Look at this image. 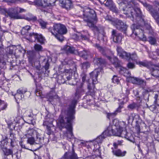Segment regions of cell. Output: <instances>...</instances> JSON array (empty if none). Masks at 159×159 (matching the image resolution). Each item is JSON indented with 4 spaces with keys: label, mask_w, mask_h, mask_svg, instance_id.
Instances as JSON below:
<instances>
[{
    "label": "cell",
    "mask_w": 159,
    "mask_h": 159,
    "mask_svg": "<svg viewBox=\"0 0 159 159\" xmlns=\"http://www.w3.org/2000/svg\"><path fill=\"white\" fill-rule=\"evenodd\" d=\"M111 39L113 42L116 43H120L123 39V36L121 34L119 33L115 30H113L111 33Z\"/></svg>",
    "instance_id": "44dd1931"
},
{
    "label": "cell",
    "mask_w": 159,
    "mask_h": 159,
    "mask_svg": "<svg viewBox=\"0 0 159 159\" xmlns=\"http://www.w3.org/2000/svg\"><path fill=\"white\" fill-rule=\"evenodd\" d=\"M154 135L155 139L159 141V125L155 128L154 130Z\"/></svg>",
    "instance_id": "d4e9b609"
},
{
    "label": "cell",
    "mask_w": 159,
    "mask_h": 159,
    "mask_svg": "<svg viewBox=\"0 0 159 159\" xmlns=\"http://www.w3.org/2000/svg\"><path fill=\"white\" fill-rule=\"evenodd\" d=\"M107 20L109 21L117 30L121 31L124 33H126L127 31L128 25L123 21L118 18H114L112 16H107Z\"/></svg>",
    "instance_id": "8fae6325"
},
{
    "label": "cell",
    "mask_w": 159,
    "mask_h": 159,
    "mask_svg": "<svg viewBox=\"0 0 159 159\" xmlns=\"http://www.w3.org/2000/svg\"><path fill=\"white\" fill-rule=\"evenodd\" d=\"M142 4L145 6L146 9L151 14L152 16L154 18V20L159 26V14L158 13V12L154 9V7L151 5L150 4L146 3V2H142Z\"/></svg>",
    "instance_id": "5bb4252c"
},
{
    "label": "cell",
    "mask_w": 159,
    "mask_h": 159,
    "mask_svg": "<svg viewBox=\"0 0 159 159\" xmlns=\"http://www.w3.org/2000/svg\"><path fill=\"white\" fill-rule=\"evenodd\" d=\"M148 41L151 45H154L156 44V39L152 37H149L148 39Z\"/></svg>",
    "instance_id": "484cf974"
},
{
    "label": "cell",
    "mask_w": 159,
    "mask_h": 159,
    "mask_svg": "<svg viewBox=\"0 0 159 159\" xmlns=\"http://www.w3.org/2000/svg\"><path fill=\"white\" fill-rule=\"evenodd\" d=\"M100 72V70L98 69L93 71L90 74V79L89 82V86H90V88H92V89L94 88V85L97 81L98 77Z\"/></svg>",
    "instance_id": "9a60e30c"
},
{
    "label": "cell",
    "mask_w": 159,
    "mask_h": 159,
    "mask_svg": "<svg viewBox=\"0 0 159 159\" xmlns=\"http://www.w3.org/2000/svg\"><path fill=\"white\" fill-rule=\"evenodd\" d=\"M25 51L20 45H13L6 48L3 53V61L11 67L21 64L25 56Z\"/></svg>",
    "instance_id": "7a4b0ae2"
},
{
    "label": "cell",
    "mask_w": 159,
    "mask_h": 159,
    "mask_svg": "<svg viewBox=\"0 0 159 159\" xmlns=\"http://www.w3.org/2000/svg\"><path fill=\"white\" fill-rule=\"evenodd\" d=\"M147 107L154 113H159V92L152 91L147 94L145 98Z\"/></svg>",
    "instance_id": "5b68a950"
},
{
    "label": "cell",
    "mask_w": 159,
    "mask_h": 159,
    "mask_svg": "<svg viewBox=\"0 0 159 159\" xmlns=\"http://www.w3.org/2000/svg\"><path fill=\"white\" fill-rule=\"evenodd\" d=\"M83 16L84 20L91 25L93 26L97 22L96 13L91 8L85 7L84 9Z\"/></svg>",
    "instance_id": "9c48e42d"
},
{
    "label": "cell",
    "mask_w": 159,
    "mask_h": 159,
    "mask_svg": "<svg viewBox=\"0 0 159 159\" xmlns=\"http://www.w3.org/2000/svg\"><path fill=\"white\" fill-rule=\"evenodd\" d=\"M30 28H31V27H30V26H26L25 27L22 29V35H25L27 34L28 32L30 30Z\"/></svg>",
    "instance_id": "4316f807"
},
{
    "label": "cell",
    "mask_w": 159,
    "mask_h": 159,
    "mask_svg": "<svg viewBox=\"0 0 159 159\" xmlns=\"http://www.w3.org/2000/svg\"><path fill=\"white\" fill-rule=\"evenodd\" d=\"M117 52L118 55L124 60L130 61V60H134V59L135 56H134L133 54L125 52L121 47L119 46L117 47Z\"/></svg>",
    "instance_id": "4fadbf2b"
},
{
    "label": "cell",
    "mask_w": 159,
    "mask_h": 159,
    "mask_svg": "<svg viewBox=\"0 0 159 159\" xmlns=\"http://www.w3.org/2000/svg\"><path fill=\"white\" fill-rule=\"evenodd\" d=\"M111 132L113 135L126 138L128 137L125 124L117 119L113 121L111 125Z\"/></svg>",
    "instance_id": "ba28073f"
},
{
    "label": "cell",
    "mask_w": 159,
    "mask_h": 159,
    "mask_svg": "<svg viewBox=\"0 0 159 159\" xmlns=\"http://www.w3.org/2000/svg\"><path fill=\"white\" fill-rule=\"evenodd\" d=\"M120 143H119L118 142L113 144V152L116 156H123L126 153V152L120 148Z\"/></svg>",
    "instance_id": "ac0fdd59"
},
{
    "label": "cell",
    "mask_w": 159,
    "mask_h": 159,
    "mask_svg": "<svg viewBox=\"0 0 159 159\" xmlns=\"http://www.w3.org/2000/svg\"><path fill=\"white\" fill-rule=\"evenodd\" d=\"M53 29L59 35H65L67 32L66 27L65 25L61 24H55L53 26Z\"/></svg>",
    "instance_id": "2e32d148"
},
{
    "label": "cell",
    "mask_w": 159,
    "mask_h": 159,
    "mask_svg": "<svg viewBox=\"0 0 159 159\" xmlns=\"http://www.w3.org/2000/svg\"><path fill=\"white\" fill-rule=\"evenodd\" d=\"M31 37H33L38 42L40 43L41 44H44L45 42V39L41 34H38V33H32L31 34Z\"/></svg>",
    "instance_id": "cb8c5ba5"
},
{
    "label": "cell",
    "mask_w": 159,
    "mask_h": 159,
    "mask_svg": "<svg viewBox=\"0 0 159 159\" xmlns=\"http://www.w3.org/2000/svg\"><path fill=\"white\" fill-rule=\"evenodd\" d=\"M34 48L37 51H40L42 49V47L41 45H39V44H36L34 46Z\"/></svg>",
    "instance_id": "1f68e13d"
},
{
    "label": "cell",
    "mask_w": 159,
    "mask_h": 159,
    "mask_svg": "<svg viewBox=\"0 0 159 159\" xmlns=\"http://www.w3.org/2000/svg\"><path fill=\"white\" fill-rule=\"evenodd\" d=\"M51 59L49 57L42 56L34 63V66L41 76L48 74L51 65Z\"/></svg>",
    "instance_id": "52a82bcc"
},
{
    "label": "cell",
    "mask_w": 159,
    "mask_h": 159,
    "mask_svg": "<svg viewBox=\"0 0 159 159\" xmlns=\"http://www.w3.org/2000/svg\"><path fill=\"white\" fill-rule=\"evenodd\" d=\"M79 78L75 62L72 60H66L60 65L57 73L58 83L75 85L79 81Z\"/></svg>",
    "instance_id": "6da1fadb"
},
{
    "label": "cell",
    "mask_w": 159,
    "mask_h": 159,
    "mask_svg": "<svg viewBox=\"0 0 159 159\" xmlns=\"http://www.w3.org/2000/svg\"><path fill=\"white\" fill-rule=\"evenodd\" d=\"M100 2L103 3L106 7H107L111 11L115 13H119V10L117 9L115 3L112 1H100Z\"/></svg>",
    "instance_id": "d6986e66"
},
{
    "label": "cell",
    "mask_w": 159,
    "mask_h": 159,
    "mask_svg": "<svg viewBox=\"0 0 159 159\" xmlns=\"http://www.w3.org/2000/svg\"><path fill=\"white\" fill-rule=\"evenodd\" d=\"M64 50H66L67 52L70 53H75V51L72 47L70 46H66L64 48Z\"/></svg>",
    "instance_id": "f1b7e54d"
},
{
    "label": "cell",
    "mask_w": 159,
    "mask_h": 159,
    "mask_svg": "<svg viewBox=\"0 0 159 159\" xmlns=\"http://www.w3.org/2000/svg\"><path fill=\"white\" fill-rule=\"evenodd\" d=\"M56 2V1H52V0H46V1L41 0V1H36L34 2L38 6L42 7H48L54 6Z\"/></svg>",
    "instance_id": "e0dca14e"
},
{
    "label": "cell",
    "mask_w": 159,
    "mask_h": 159,
    "mask_svg": "<svg viewBox=\"0 0 159 159\" xmlns=\"http://www.w3.org/2000/svg\"><path fill=\"white\" fill-rule=\"evenodd\" d=\"M21 145L25 148L32 151L36 150L42 145L41 138L36 130L30 129L22 138Z\"/></svg>",
    "instance_id": "3957f363"
},
{
    "label": "cell",
    "mask_w": 159,
    "mask_h": 159,
    "mask_svg": "<svg viewBox=\"0 0 159 159\" xmlns=\"http://www.w3.org/2000/svg\"><path fill=\"white\" fill-rule=\"evenodd\" d=\"M97 47L100 52L111 62V63L113 64V66L117 69L118 71L123 67V66H122L120 64V61L118 60V58L113 55V54L111 51L109 50H107V49L106 50L100 46H97Z\"/></svg>",
    "instance_id": "30bf717a"
},
{
    "label": "cell",
    "mask_w": 159,
    "mask_h": 159,
    "mask_svg": "<svg viewBox=\"0 0 159 159\" xmlns=\"http://www.w3.org/2000/svg\"><path fill=\"white\" fill-rule=\"evenodd\" d=\"M151 74L153 77L159 78V70L157 69H153L151 71Z\"/></svg>",
    "instance_id": "83f0119b"
},
{
    "label": "cell",
    "mask_w": 159,
    "mask_h": 159,
    "mask_svg": "<svg viewBox=\"0 0 159 159\" xmlns=\"http://www.w3.org/2000/svg\"><path fill=\"white\" fill-rule=\"evenodd\" d=\"M127 82L136 85H143L145 83V81L139 78H135V77H129L126 79Z\"/></svg>",
    "instance_id": "ffe728a7"
},
{
    "label": "cell",
    "mask_w": 159,
    "mask_h": 159,
    "mask_svg": "<svg viewBox=\"0 0 159 159\" xmlns=\"http://www.w3.org/2000/svg\"><path fill=\"white\" fill-rule=\"evenodd\" d=\"M96 61L97 64L98 65H104V64L106 63L105 61H104V59H101V58H97Z\"/></svg>",
    "instance_id": "f546056e"
},
{
    "label": "cell",
    "mask_w": 159,
    "mask_h": 159,
    "mask_svg": "<svg viewBox=\"0 0 159 159\" xmlns=\"http://www.w3.org/2000/svg\"><path fill=\"white\" fill-rule=\"evenodd\" d=\"M131 28H132L133 34H134L139 39L144 42H146L148 40L144 31L140 27V26L135 24H134L131 26Z\"/></svg>",
    "instance_id": "7c38bea8"
},
{
    "label": "cell",
    "mask_w": 159,
    "mask_h": 159,
    "mask_svg": "<svg viewBox=\"0 0 159 159\" xmlns=\"http://www.w3.org/2000/svg\"><path fill=\"white\" fill-rule=\"evenodd\" d=\"M154 5L155 6V8L154 9L156 10V11L158 12V13L159 14V2L158 1L154 2Z\"/></svg>",
    "instance_id": "4dcf8cb0"
},
{
    "label": "cell",
    "mask_w": 159,
    "mask_h": 159,
    "mask_svg": "<svg viewBox=\"0 0 159 159\" xmlns=\"http://www.w3.org/2000/svg\"><path fill=\"white\" fill-rule=\"evenodd\" d=\"M1 148L7 158L11 159L16 153L15 143L11 138L5 139L1 142Z\"/></svg>",
    "instance_id": "8992f818"
},
{
    "label": "cell",
    "mask_w": 159,
    "mask_h": 159,
    "mask_svg": "<svg viewBox=\"0 0 159 159\" xmlns=\"http://www.w3.org/2000/svg\"><path fill=\"white\" fill-rule=\"evenodd\" d=\"M35 159H40L39 157H37V158H35Z\"/></svg>",
    "instance_id": "836d02e7"
},
{
    "label": "cell",
    "mask_w": 159,
    "mask_h": 159,
    "mask_svg": "<svg viewBox=\"0 0 159 159\" xmlns=\"http://www.w3.org/2000/svg\"><path fill=\"white\" fill-rule=\"evenodd\" d=\"M128 125L131 131L137 135L147 133L148 128L138 115H132L128 121Z\"/></svg>",
    "instance_id": "277c9868"
},
{
    "label": "cell",
    "mask_w": 159,
    "mask_h": 159,
    "mask_svg": "<svg viewBox=\"0 0 159 159\" xmlns=\"http://www.w3.org/2000/svg\"><path fill=\"white\" fill-rule=\"evenodd\" d=\"M59 3L61 7L67 10H70L73 6V3L70 1L61 0L59 1Z\"/></svg>",
    "instance_id": "7402d4cb"
},
{
    "label": "cell",
    "mask_w": 159,
    "mask_h": 159,
    "mask_svg": "<svg viewBox=\"0 0 159 159\" xmlns=\"http://www.w3.org/2000/svg\"><path fill=\"white\" fill-rule=\"evenodd\" d=\"M135 66V65L134 63H129L127 65V67L129 69H130L134 68Z\"/></svg>",
    "instance_id": "d6a6232c"
},
{
    "label": "cell",
    "mask_w": 159,
    "mask_h": 159,
    "mask_svg": "<svg viewBox=\"0 0 159 159\" xmlns=\"http://www.w3.org/2000/svg\"><path fill=\"white\" fill-rule=\"evenodd\" d=\"M8 14L12 18H20L19 13L20 11H18V9L16 8H11L8 11Z\"/></svg>",
    "instance_id": "603a6c76"
}]
</instances>
